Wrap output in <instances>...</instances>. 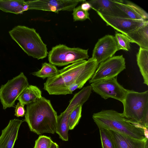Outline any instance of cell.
<instances>
[{"mask_svg":"<svg viewBox=\"0 0 148 148\" xmlns=\"http://www.w3.org/2000/svg\"><path fill=\"white\" fill-rule=\"evenodd\" d=\"M58 116L50 100L42 97L27 105L24 121L30 131L38 135L45 133L54 134Z\"/></svg>","mask_w":148,"mask_h":148,"instance_id":"1","label":"cell"},{"mask_svg":"<svg viewBox=\"0 0 148 148\" xmlns=\"http://www.w3.org/2000/svg\"><path fill=\"white\" fill-rule=\"evenodd\" d=\"M92 119L98 128L112 131L134 138H148V129L133 124L121 113L113 110H103L94 113Z\"/></svg>","mask_w":148,"mask_h":148,"instance_id":"2","label":"cell"},{"mask_svg":"<svg viewBox=\"0 0 148 148\" xmlns=\"http://www.w3.org/2000/svg\"><path fill=\"white\" fill-rule=\"evenodd\" d=\"M122 103V116L130 123L148 129V90L138 92L128 90Z\"/></svg>","mask_w":148,"mask_h":148,"instance_id":"3","label":"cell"},{"mask_svg":"<svg viewBox=\"0 0 148 148\" xmlns=\"http://www.w3.org/2000/svg\"><path fill=\"white\" fill-rule=\"evenodd\" d=\"M9 32L12 39L28 56L38 60L47 57L48 53L47 45L34 28L18 25Z\"/></svg>","mask_w":148,"mask_h":148,"instance_id":"4","label":"cell"},{"mask_svg":"<svg viewBox=\"0 0 148 148\" xmlns=\"http://www.w3.org/2000/svg\"><path fill=\"white\" fill-rule=\"evenodd\" d=\"M87 60H83L59 70L58 73L47 78L44 89L50 95H64L68 87L84 69Z\"/></svg>","mask_w":148,"mask_h":148,"instance_id":"5","label":"cell"},{"mask_svg":"<svg viewBox=\"0 0 148 148\" xmlns=\"http://www.w3.org/2000/svg\"><path fill=\"white\" fill-rule=\"evenodd\" d=\"M88 49L69 47L60 44L53 47L48 53L50 63L58 66L72 64L85 59H88Z\"/></svg>","mask_w":148,"mask_h":148,"instance_id":"6","label":"cell"},{"mask_svg":"<svg viewBox=\"0 0 148 148\" xmlns=\"http://www.w3.org/2000/svg\"><path fill=\"white\" fill-rule=\"evenodd\" d=\"M29 85L27 79L23 72L2 85L0 88V100L3 109L14 107L15 101Z\"/></svg>","mask_w":148,"mask_h":148,"instance_id":"7","label":"cell"},{"mask_svg":"<svg viewBox=\"0 0 148 148\" xmlns=\"http://www.w3.org/2000/svg\"><path fill=\"white\" fill-rule=\"evenodd\" d=\"M92 90L104 99L111 98L122 103L127 89L119 84L115 77L94 82L90 83Z\"/></svg>","mask_w":148,"mask_h":148,"instance_id":"8","label":"cell"},{"mask_svg":"<svg viewBox=\"0 0 148 148\" xmlns=\"http://www.w3.org/2000/svg\"><path fill=\"white\" fill-rule=\"evenodd\" d=\"M125 68V59L122 55L113 56L99 64L89 83L115 77Z\"/></svg>","mask_w":148,"mask_h":148,"instance_id":"9","label":"cell"},{"mask_svg":"<svg viewBox=\"0 0 148 148\" xmlns=\"http://www.w3.org/2000/svg\"><path fill=\"white\" fill-rule=\"evenodd\" d=\"M84 0H38L25 1L29 10H35L58 13L60 11H72L79 3Z\"/></svg>","mask_w":148,"mask_h":148,"instance_id":"10","label":"cell"},{"mask_svg":"<svg viewBox=\"0 0 148 148\" xmlns=\"http://www.w3.org/2000/svg\"><path fill=\"white\" fill-rule=\"evenodd\" d=\"M97 14L107 25L111 26L116 31L125 35L143 25L148 20H136L127 17L106 15L98 12Z\"/></svg>","mask_w":148,"mask_h":148,"instance_id":"11","label":"cell"},{"mask_svg":"<svg viewBox=\"0 0 148 148\" xmlns=\"http://www.w3.org/2000/svg\"><path fill=\"white\" fill-rule=\"evenodd\" d=\"M118 51L114 37L112 35H106L99 39L93 50L91 57L100 64L112 57Z\"/></svg>","mask_w":148,"mask_h":148,"instance_id":"12","label":"cell"},{"mask_svg":"<svg viewBox=\"0 0 148 148\" xmlns=\"http://www.w3.org/2000/svg\"><path fill=\"white\" fill-rule=\"evenodd\" d=\"M22 120L14 119L10 120L8 125L2 131L0 136V148H13L17 138Z\"/></svg>","mask_w":148,"mask_h":148,"instance_id":"13","label":"cell"},{"mask_svg":"<svg viewBox=\"0 0 148 148\" xmlns=\"http://www.w3.org/2000/svg\"><path fill=\"white\" fill-rule=\"evenodd\" d=\"M99 64L95 60L91 58L87 60L84 69L76 79L68 87L65 95L72 94L76 89L81 88L86 82L92 77Z\"/></svg>","mask_w":148,"mask_h":148,"instance_id":"14","label":"cell"},{"mask_svg":"<svg viewBox=\"0 0 148 148\" xmlns=\"http://www.w3.org/2000/svg\"><path fill=\"white\" fill-rule=\"evenodd\" d=\"M109 131L116 148H148V138L136 139L114 131Z\"/></svg>","mask_w":148,"mask_h":148,"instance_id":"15","label":"cell"},{"mask_svg":"<svg viewBox=\"0 0 148 148\" xmlns=\"http://www.w3.org/2000/svg\"><path fill=\"white\" fill-rule=\"evenodd\" d=\"M91 8L102 14L123 17L122 13L116 7L114 0H94L87 1Z\"/></svg>","mask_w":148,"mask_h":148,"instance_id":"16","label":"cell"},{"mask_svg":"<svg viewBox=\"0 0 148 148\" xmlns=\"http://www.w3.org/2000/svg\"><path fill=\"white\" fill-rule=\"evenodd\" d=\"M125 35L130 42L135 43L140 47L148 49V21L142 26Z\"/></svg>","mask_w":148,"mask_h":148,"instance_id":"17","label":"cell"},{"mask_svg":"<svg viewBox=\"0 0 148 148\" xmlns=\"http://www.w3.org/2000/svg\"><path fill=\"white\" fill-rule=\"evenodd\" d=\"M72 111L66 109L58 116L56 132L63 141L68 140L69 123L70 114Z\"/></svg>","mask_w":148,"mask_h":148,"instance_id":"18","label":"cell"},{"mask_svg":"<svg viewBox=\"0 0 148 148\" xmlns=\"http://www.w3.org/2000/svg\"><path fill=\"white\" fill-rule=\"evenodd\" d=\"M42 97L41 91L38 87L29 85L23 91L17 100L21 104L27 105Z\"/></svg>","mask_w":148,"mask_h":148,"instance_id":"19","label":"cell"},{"mask_svg":"<svg viewBox=\"0 0 148 148\" xmlns=\"http://www.w3.org/2000/svg\"><path fill=\"white\" fill-rule=\"evenodd\" d=\"M136 59L143 78V83L148 86V49L140 47L136 55Z\"/></svg>","mask_w":148,"mask_h":148,"instance_id":"20","label":"cell"},{"mask_svg":"<svg viewBox=\"0 0 148 148\" xmlns=\"http://www.w3.org/2000/svg\"><path fill=\"white\" fill-rule=\"evenodd\" d=\"M92 88L90 85L84 87L82 89L75 94L69 101L66 108L71 111L79 105L84 104L88 99L92 92Z\"/></svg>","mask_w":148,"mask_h":148,"instance_id":"21","label":"cell"},{"mask_svg":"<svg viewBox=\"0 0 148 148\" xmlns=\"http://www.w3.org/2000/svg\"><path fill=\"white\" fill-rule=\"evenodd\" d=\"M25 1L24 0H0V10L6 12L22 14Z\"/></svg>","mask_w":148,"mask_h":148,"instance_id":"22","label":"cell"},{"mask_svg":"<svg viewBox=\"0 0 148 148\" xmlns=\"http://www.w3.org/2000/svg\"><path fill=\"white\" fill-rule=\"evenodd\" d=\"M59 71V70L55 65L50 63L44 62L42 64L40 70L32 73V74L44 79L57 74Z\"/></svg>","mask_w":148,"mask_h":148,"instance_id":"23","label":"cell"},{"mask_svg":"<svg viewBox=\"0 0 148 148\" xmlns=\"http://www.w3.org/2000/svg\"><path fill=\"white\" fill-rule=\"evenodd\" d=\"M114 1L116 7L123 14H125V17L134 20H144L132 8L124 4L123 1Z\"/></svg>","mask_w":148,"mask_h":148,"instance_id":"24","label":"cell"},{"mask_svg":"<svg viewBox=\"0 0 148 148\" xmlns=\"http://www.w3.org/2000/svg\"><path fill=\"white\" fill-rule=\"evenodd\" d=\"M102 148H116L109 130L99 128Z\"/></svg>","mask_w":148,"mask_h":148,"instance_id":"25","label":"cell"},{"mask_svg":"<svg viewBox=\"0 0 148 148\" xmlns=\"http://www.w3.org/2000/svg\"><path fill=\"white\" fill-rule=\"evenodd\" d=\"M82 106L78 105L71 113L69 119V130H73L78 124L82 116Z\"/></svg>","mask_w":148,"mask_h":148,"instance_id":"26","label":"cell"},{"mask_svg":"<svg viewBox=\"0 0 148 148\" xmlns=\"http://www.w3.org/2000/svg\"><path fill=\"white\" fill-rule=\"evenodd\" d=\"M114 37L118 50L122 49L128 51L130 49V42L125 35L116 32Z\"/></svg>","mask_w":148,"mask_h":148,"instance_id":"27","label":"cell"},{"mask_svg":"<svg viewBox=\"0 0 148 148\" xmlns=\"http://www.w3.org/2000/svg\"><path fill=\"white\" fill-rule=\"evenodd\" d=\"M73 11L72 14L74 21H83L87 19L90 20L88 12L82 10L80 5L75 7Z\"/></svg>","mask_w":148,"mask_h":148,"instance_id":"28","label":"cell"},{"mask_svg":"<svg viewBox=\"0 0 148 148\" xmlns=\"http://www.w3.org/2000/svg\"><path fill=\"white\" fill-rule=\"evenodd\" d=\"M52 142L50 137L45 135L40 136L35 141L34 148H50Z\"/></svg>","mask_w":148,"mask_h":148,"instance_id":"29","label":"cell"},{"mask_svg":"<svg viewBox=\"0 0 148 148\" xmlns=\"http://www.w3.org/2000/svg\"><path fill=\"white\" fill-rule=\"evenodd\" d=\"M123 3L132 8L136 12L145 20H148V14L147 12L137 5L131 1H123Z\"/></svg>","mask_w":148,"mask_h":148,"instance_id":"30","label":"cell"},{"mask_svg":"<svg viewBox=\"0 0 148 148\" xmlns=\"http://www.w3.org/2000/svg\"><path fill=\"white\" fill-rule=\"evenodd\" d=\"M24 105L21 104L19 102L16 105L14 115L17 117H23L26 111L24 108Z\"/></svg>","mask_w":148,"mask_h":148,"instance_id":"31","label":"cell"},{"mask_svg":"<svg viewBox=\"0 0 148 148\" xmlns=\"http://www.w3.org/2000/svg\"><path fill=\"white\" fill-rule=\"evenodd\" d=\"M80 6L82 10L87 11H88L91 8V6L90 3L86 0L82 3Z\"/></svg>","mask_w":148,"mask_h":148,"instance_id":"32","label":"cell"},{"mask_svg":"<svg viewBox=\"0 0 148 148\" xmlns=\"http://www.w3.org/2000/svg\"><path fill=\"white\" fill-rule=\"evenodd\" d=\"M50 148H59L58 145L56 143L52 142Z\"/></svg>","mask_w":148,"mask_h":148,"instance_id":"33","label":"cell"},{"mask_svg":"<svg viewBox=\"0 0 148 148\" xmlns=\"http://www.w3.org/2000/svg\"><path fill=\"white\" fill-rule=\"evenodd\" d=\"M29 10L28 6L27 4H26L25 3V4L23 7V11L24 12L25 11Z\"/></svg>","mask_w":148,"mask_h":148,"instance_id":"34","label":"cell"}]
</instances>
